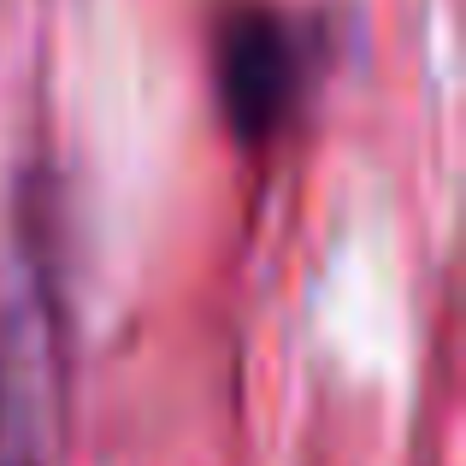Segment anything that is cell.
Instances as JSON below:
<instances>
[{
	"label": "cell",
	"mask_w": 466,
	"mask_h": 466,
	"mask_svg": "<svg viewBox=\"0 0 466 466\" xmlns=\"http://www.w3.org/2000/svg\"><path fill=\"white\" fill-rule=\"evenodd\" d=\"M59 461V354L42 296L0 313V466Z\"/></svg>",
	"instance_id": "obj_1"
},
{
	"label": "cell",
	"mask_w": 466,
	"mask_h": 466,
	"mask_svg": "<svg viewBox=\"0 0 466 466\" xmlns=\"http://www.w3.org/2000/svg\"><path fill=\"white\" fill-rule=\"evenodd\" d=\"M301 59L289 30L272 12H237L218 35V106H225L230 130L260 142L266 130L284 125L289 101H296Z\"/></svg>",
	"instance_id": "obj_2"
}]
</instances>
